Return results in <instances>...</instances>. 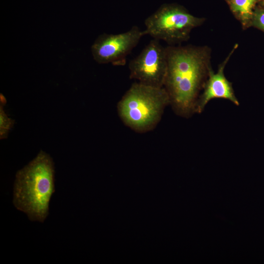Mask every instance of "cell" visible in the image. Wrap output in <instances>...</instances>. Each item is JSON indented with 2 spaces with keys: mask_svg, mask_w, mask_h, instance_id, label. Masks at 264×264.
Returning a JSON list of instances; mask_svg holds the SVG:
<instances>
[{
  "mask_svg": "<svg viewBox=\"0 0 264 264\" xmlns=\"http://www.w3.org/2000/svg\"><path fill=\"white\" fill-rule=\"evenodd\" d=\"M201 22L182 7L165 4L145 19L143 31L153 39L178 43L187 40L191 30Z\"/></svg>",
  "mask_w": 264,
  "mask_h": 264,
  "instance_id": "obj_4",
  "label": "cell"
},
{
  "mask_svg": "<svg viewBox=\"0 0 264 264\" xmlns=\"http://www.w3.org/2000/svg\"><path fill=\"white\" fill-rule=\"evenodd\" d=\"M251 22L254 26L264 31V10H258L253 13Z\"/></svg>",
  "mask_w": 264,
  "mask_h": 264,
  "instance_id": "obj_10",
  "label": "cell"
},
{
  "mask_svg": "<svg viewBox=\"0 0 264 264\" xmlns=\"http://www.w3.org/2000/svg\"><path fill=\"white\" fill-rule=\"evenodd\" d=\"M6 99L2 95L0 96V139H4L7 137L9 132L14 125L15 120L9 117L4 110Z\"/></svg>",
  "mask_w": 264,
  "mask_h": 264,
  "instance_id": "obj_9",
  "label": "cell"
},
{
  "mask_svg": "<svg viewBox=\"0 0 264 264\" xmlns=\"http://www.w3.org/2000/svg\"></svg>",
  "mask_w": 264,
  "mask_h": 264,
  "instance_id": "obj_11",
  "label": "cell"
},
{
  "mask_svg": "<svg viewBox=\"0 0 264 264\" xmlns=\"http://www.w3.org/2000/svg\"><path fill=\"white\" fill-rule=\"evenodd\" d=\"M144 35V31L136 25L123 33L101 34L91 45L93 58L99 64L125 65L127 56Z\"/></svg>",
  "mask_w": 264,
  "mask_h": 264,
  "instance_id": "obj_6",
  "label": "cell"
},
{
  "mask_svg": "<svg viewBox=\"0 0 264 264\" xmlns=\"http://www.w3.org/2000/svg\"><path fill=\"white\" fill-rule=\"evenodd\" d=\"M259 0H232L231 8L237 14L243 23L251 20L252 9Z\"/></svg>",
  "mask_w": 264,
  "mask_h": 264,
  "instance_id": "obj_8",
  "label": "cell"
},
{
  "mask_svg": "<svg viewBox=\"0 0 264 264\" xmlns=\"http://www.w3.org/2000/svg\"><path fill=\"white\" fill-rule=\"evenodd\" d=\"M231 54L220 67L216 73L208 69V79L206 82L203 93L198 97L195 106V113H201L205 106L211 100L216 98L227 99L236 106L240 103L237 99L231 83L224 74V68Z\"/></svg>",
  "mask_w": 264,
  "mask_h": 264,
  "instance_id": "obj_7",
  "label": "cell"
},
{
  "mask_svg": "<svg viewBox=\"0 0 264 264\" xmlns=\"http://www.w3.org/2000/svg\"><path fill=\"white\" fill-rule=\"evenodd\" d=\"M166 50L167 70L164 88L175 112L188 117L195 113L206 71V57L201 50L191 46H169Z\"/></svg>",
  "mask_w": 264,
  "mask_h": 264,
  "instance_id": "obj_1",
  "label": "cell"
},
{
  "mask_svg": "<svg viewBox=\"0 0 264 264\" xmlns=\"http://www.w3.org/2000/svg\"><path fill=\"white\" fill-rule=\"evenodd\" d=\"M55 191V167L50 155L41 150L16 174L13 203L31 221L44 222Z\"/></svg>",
  "mask_w": 264,
  "mask_h": 264,
  "instance_id": "obj_2",
  "label": "cell"
},
{
  "mask_svg": "<svg viewBox=\"0 0 264 264\" xmlns=\"http://www.w3.org/2000/svg\"><path fill=\"white\" fill-rule=\"evenodd\" d=\"M170 105L168 94L164 87L133 83L117 106L123 122L138 132L152 131L161 120L165 108Z\"/></svg>",
  "mask_w": 264,
  "mask_h": 264,
  "instance_id": "obj_3",
  "label": "cell"
},
{
  "mask_svg": "<svg viewBox=\"0 0 264 264\" xmlns=\"http://www.w3.org/2000/svg\"><path fill=\"white\" fill-rule=\"evenodd\" d=\"M130 78L141 84L164 87L167 70L166 47L153 39L129 64Z\"/></svg>",
  "mask_w": 264,
  "mask_h": 264,
  "instance_id": "obj_5",
  "label": "cell"
}]
</instances>
